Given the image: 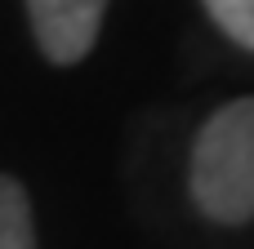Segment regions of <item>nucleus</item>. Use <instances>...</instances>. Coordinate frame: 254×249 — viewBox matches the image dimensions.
<instances>
[{"label":"nucleus","mask_w":254,"mask_h":249,"mask_svg":"<svg viewBox=\"0 0 254 249\" xmlns=\"http://www.w3.org/2000/svg\"><path fill=\"white\" fill-rule=\"evenodd\" d=\"M103 13L107 0H27L36 45L54 67H71L94 49L103 31Z\"/></svg>","instance_id":"f03ea898"},{"label":"nucleus","mask_w":254,"mask_h":249,"mask_svg":"<svg viewBox=\"0 0 254 249\" xmlns=\"http://www.w3.org/2000/svg\"><path fill=\"white\" fill-rule=\"evenodd\" d=\"M201 4L228 40L254 53V0H201Z\"/></svg>","instance_id":"20e7f679"},{"label":"nucleus","mask_w":254,"mask_h":249,"mask_svg":"<svg viewBox=\"0 0 254 249\" xmlns=\"http://www.w3.org/2000/svg\"><path fill=\"white\" fill-rule=\"evenodd\" d=\"M0 249H36V223L27 187L9 174H0Z\"/></svg>","instance_id":"7ed1b4c3"},{"label":"nucleus","mask_w":254,"mask_h":249,"mask_svg":"<svg viewBox=\"0 0 254 249\" xmlns=\"http://www.w3.org/2000/svg\"><path fill=\"white\" fill-rule=\"evenodd\" d=\"M192 205L219 223L241 227L254 218V98L223 102L196 134L188 156Z\"/></svg>","instance_id":"f257e3e1"}]
</instances>
